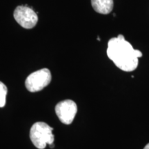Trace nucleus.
<instances>
[{
  "mask_svg": "<svg viewBox=\"0 0 149 149\" xmlns=\"http://www.w3.org/2000/svg\"><path fill=\"white\" fill-rule=\"evenodd\" d=\"M93 9L100 14L107 15L113 8V0H91Z\"/></svg>",
  "mask_w": 149,
  "mask_h": 149,
  "instance_id": "obj_6",
  "label": "nucleus"
},
{
  "mask_svg": "<svg viewBox=\"0 0 149 149\" xmlns=\"http://www.w3.org/2000/svg\"><path fill=\"white\" fill-rule=\"evenodd\" d=\"M7 93H8V89L6 86L0 81V108H2L5 106Z\"/></svg>",
  "mask_w": 149,
  "mask_h": 149,
  "instance_id": "obj_7",
  "label": "nucleus"
},
{
  "mask_svg": "<svg viewBox=\"0 0 149 149\" xmlns=\"http://www.w3.org/2000/svg\"><path fill=\"white\" fill-rule=\"evenodd\" d=\"M53 128L42 122H36L30 130V138L34 146L39 149H44L46 145L54 143Z\"/></svg>",
  "mask_w": 149,
  "mask_h": 149,
  "instance_id": "obj_2",
  "label": "nucleus"
},
{
  "mask_svg": "<svg viewBox=\"0 0 149 149\" xmlns=\"http://www.w3.org/2000/svg\"><path fill=\"white\" fill-rule=\"evenodd\" d=\"M107 55L117 68L124 71H133L138 66V59L142 57L139 50L134 49L122 35L113 37L108 43Z\"/></svg>",
  "mask_w": 149,
  "mask_h": 149,
  "instance_id": "obj_1",
  "label": "nucleus"
},
{
  "mask_svg": "<svg viewBox=\"0 0 149 149\" xmlns=\"http://www.w3.org/2000/svg\"><path fill=\"white\" fill-rule=\"evenodd\" d=\"M51 71L48 68L37 70L28 76L25 81L26 88L31 93L38 92L51 83Z\"/></svg>",
  "mask_w": 149,
  "mask_h": 149,
  "instance_id": "obj_3",
  "label": "nucleus"
},
{
  "mask_svg": "<svg viewBox=\"0 0 149 149\" xmlns=\"http://www.w3.org/2000/svg\"><path fill=\"white\" fill-rule=\"evenodd\" d=\"M14 18L22 27L33 29L38 21V16L32 8L25 6H19L14 11Z\"/></svg>",
  "mask_w": 149,
  "mask_h": 149,
  "instance_id": "obj_4",
  "label": "nucleus"
},
{
  "mask_svg": "<svg viewBox=\"0 0 149 149\" xmlns=\"http://www.w3.org/2000/svg\"><path fill=\"white\" fill-rule=\"evenodd\" d=\"M144 149H149V143L146 145V146L144 147Z\"/></svg>",
  "mask_w": 149,
  "mask_h": 149,
  "instance_id": "obj_8",
  "label": "nucleus"
},
{
  "mask_svg": "<svg viewBox=\"0 0 149 149\" xmlns=\"http://www.w3.org/2000/svg\"><path fill=\"white\" fill-rule=\"evenodd\" d=\"M77 112V104L70 100L59 102L55 107V113L59 120L64 124H70Z\"/></svg>",
  "mask_w": 149,
  "mask_h": 149,
  "instance_id": "obj_5",
  "label": "nucleus"
}]
</instances>
